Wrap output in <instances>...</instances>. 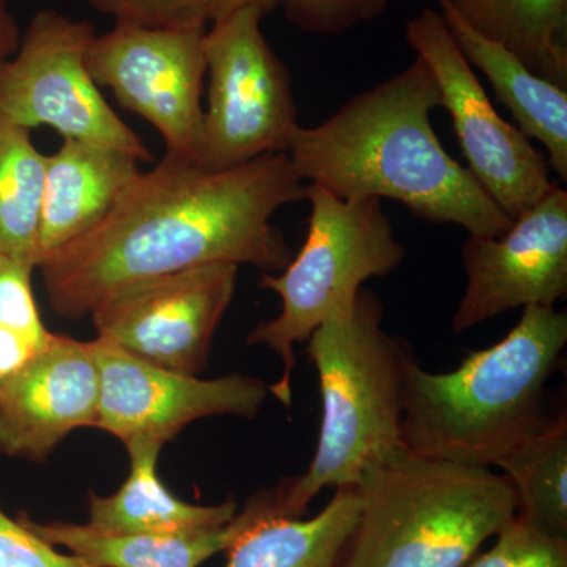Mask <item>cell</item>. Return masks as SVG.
<instances>
[{"label": "cell", "mask_w": 567, "mask_h": 567, "mask_svg": "<svg viewBox=\"0 0 567 567\" xmlns=\"http://www.w3.org/2000/svg\"><path fill=\"white\" fill-rule=\"evenodd\" d=\"M207 29H164L115 22L92 40L87 69L123 110L158 132L164 156L199 164Z\"/></svg>", "instance_id": "30bf717a"}, {"label": "cell", "mask_w": 567, "mask_h": 567, "mask_svg": "<svg viewBox=\"0 0 567 567\" xmlns=\"http://www.w3.org/2000/svg\"><path fill=\"white\" fill-rule=\"evenodd\" d=\"M0 567H91L41 539L0 506Z\"/></svg>", "instance_id": "4316f807"}, {"label": "cell", "mask_w": 567, "mask_h": 567, "mask_svg": "<svg viewBox=\"0 0 567 567\" xmlns=\"http://www.w3.org/2000/svg\"><path fill=\"white\" fill-rule=\"evenodd\" d=\"M465 292L453 316L464 333L527 306H555L567 293V192L555 185L496 237L468 235L462 246Z\"/></svg>", "instance_id": "4fadbf2b"}, {"label": "cell", "mask_w": 567, "mask_h": 567, "mask_svg": "<svg viewBox=\"0 0 567 567\" xmlns=\"http://www.w3.org/2000/svg\"><path fill=\"white\" fill-rule=\"evenodd\" d=\"M458 50L505 104L517 128L546 148L548 166L567 181V89L528 69L505 44L473 28L456 10L439 3Z\"/></svg>", "instance_id": "e0dca14e"}, {"label": "cell", "mask_w": 567, "mask_h": 567, "mask_svg": "<svg viewBox=\"0 0 567 567\" xmlns=\"http://www.w3.org/2000/svg\"><path fill=\"white\" fill-rule=\"evenodd\" d=\"M20 28L11 17L7 3L0 2V69L13 58L21 43Z\"/></svg>", "instance_id": "f1b7e54d"}, {"label": "cell", "mask_w": 567, "mask_h": 567, "mask_svg": "<svg viewBox=\"0 0 567 567\" xmlns=\"http://www.w3.org/2000/svg\"><path fill=\"white\" fill-rule=\"evenodd\" d=\"M92 347L100 374L95 427L125 445L152 442L164 446L203 417H254L270 393L256 377L197 379L148 363L99 338Z\"/></svg>", "instance_id": "7c38bea8"}, {"label": "cell", "mask_w": 567, "mask_h": 567, "mask_svg": "<svg viewBox=\"0 0 567 567\" xmlns=\"http://www.w3.org/2000/svg\"><path fill=\"white\" fill-rule=\"evenodd\" d=\"M35 265L0 256V328L40 347L50 331L41 320L32 289Z\"/></svg>", "instance_id": "d4e9b609"}, {"label": "cell", "mask_w": 567, "mask_h": 567, "mask_svg": "<svg viewBox=\"0 0 567 567\" xmlns=\"http://www.w3.org/2000/svg\"><path fill=\"white\" fill-rule=\"evenodd\" d=\"M360 517L357 488H336L317 516L268 517L227 550L224 567H339Z\"/></svg>", "instance_id": "d6986e66"}, {"label": "cell", "mask_w": 567, "mask_h": 567, "mask_svg": "<svg viewBox=\"0 0 567 567\" xmlns=\"http://www.w3.org/2000/svg\"><path fill=\"white\" fill-rule=\"evenodd\" d=\"M484 35L567 89V0H494Z\"/></svg>", "instance_id": "7402d4cb"}, {"label": "cell", "mask_w": 567, "mask_h": 567, "mask_svg": "<svg viewBox=\"0 0 567 567\" xmlns=\"http://www.w3.org/2000/svg\"><path fill=\"white\" fill-rule=\"evenodd\" d=\"M47 155L31 130L0 115V256L40 265V216Z\"/></svg>", "instance_id": "44dd1931"}, {"label": "cell", "mask_w": 567, "mask_h": 567, "mask_svg": "<svg viewBox=\"0 0 567 567\" xmlns=\"http://www.w3.org/2000/svg\"><path fill=\"white\" fill-rule=\"evenodd\" d=\"M382 322V301L361 289L349 309L309 336L306 352L319 375L322 424L303 475L267 492L276 517L303 516L323 488L357 486L372 462L402 446L410 349Z\"/></svg>", "instance_id": "277c9868"}, {"label": "cell", "mask_w": 567, "mask_h": 567, "mask_svg": "<svg viewBox=\"0 0 567 567\" xmlns=\"http://www.w3.org/2000/svg\"><path fill=\"white\" fill-rule=\"evenodd\" d=\"M265 14L245 9L204 37L207 107L199 164L229 169L268 153H287L297 130L292 76L265 39Z\"/></svg>", "instance_id": "52a82bcc"}, {"label": "cell", "mask_w": 567, "mask_h": 567, "mask_svg": "<svg viewBox=\"0 0 567 567\" xmlns=\"http://www.w3.org/2000/svg\"><path fill=\"white\" fill-rule=\"evenodd\" d=\"M130 475L111 496L91 494L87 527L103 535H181L221 527L237 516L235 499L203 506L183 502L158 476L162 445L133 442L125 445Z\"/></svg>", "instance_id": "ac0fdd59"}, {"label": "cell", "mask_w": 567, "mask_h": 567, "mask_svg": "<svg viewBox=\"0 0 567 567\" xmlns=\"http://www.w3.org/2000/svg\"><path fill=\"white\" fill-rule=\"evenodd\" d=\"M37 349L39 347L32 346L21 336L0 328V386L6 385L28 363Z\"/></svg>", "instance_id": "83f0119b"}, {"label": "cell", "mask_w": 567, "mask_h": 567, "mask_svg": "<svg viewBox=\"0 0 567 567\" xmlns=\"http://www.w3.org/2000/svg\"><path fill=\"white\" fill-rule=\"evenodd\" d=\"M99 13L121 24L164 29H208L245 9L265 17L279 9V0H84Z\"/></svg>", "instance_id": "603a6c76"}, {"label": "cell", "mask_w": 567, "mask_h": 567, "mask_svg": "<svg viewBox=\"0 0 567 567\" xmlns=\"http://www.w3.org/2000/svg\"><path fill=\"white\" fill-rule=\"evenodd\" d=\"M268 517L275 516L267 494L259 492L226 525L181 535H103L70 522L41 524L24 513L18 520L51 546L65 547L91 567H199L219 551L229 550L249 528Z\"/></svg>", "instance_id": "2e32d148"}, {"label": "cell", "mask_w": 567, "mask_h": 567, "mask_svg": "<svg viewBox=\"0 0 567 567\" xmlns=\"http://www.w3.org/2000/svg\"><path fill=\"white\" fill-rule=\"evenodd\" d=\"M0 2L7 3L9 2V0H0Z\"/></svg>", "instance_id": "4dcf8cb0"}, {"label": "cell", "mask_w": 567, "mask_h": 567, "mask_svg": "<svg viewBox=\"0 0 567 567\" xmlns=\"http://www.w3.org/2000/svg\"><path fill=\"white\" fill-rule=\"evenodd\" d=\"M567 344V316L527 306L516 327L454 371H425L409 353L402 447L415 456L492 468L546 421L544 399Z\"/></svg>", "instance_id": "3957f363"}, {"label": "cell", "mask_w": 567, "mask_h": 567, "mask_svg": "<svg viewBox=\"0 0 567 567\" xmlns=\"http://www.w3.org/2000/svg\"><path fill=\"white\" fill-rule=\"evenodd\" d=\"M99 404L92 341L51 333L0 386V451L44 461L74 429L95 427Z\"/></svg>", "instance_id": "5bb4252c"}, {"label": "cell", "mask_w": 567, "mask_h": 567, "mask_svg": "<svg viewBox=\"0 0 567 567\" xmlns=\"http://www.w3.org/2000/svg\"><path fill=\"white\" fill-rule=\"evenodd\" d=\"M465 567H567V540L554 539L514 517L494 546Z\"/></svg>", "instance_id": "cb8c5ba5"}, {"label": "cell", "mask_w": 567, "mask_h": 567, "mask_svg": "<svg viewBox=\"0 0 567 567\" xmlns=\"http://www.w3.org/2000/svg\"><path fill=\"white\" fill-rule=\"evenodd\" d=\"M495 466L516 492V517L540 535L567 540L566 413L546 417Z\"/></svg>", "instance_id": "ffe728a7"}, {"label": "cell", "mask_w": 567, "mask_h": 567, "mask_svg": "<svg viewBox=\"0 0 567 567\" xmlns=\"http://www.w3.org/2000/svg\"><path fill=\"white\" fill-rule=\"evenodd\" d=\"M405 39L434 76L466 169L513 221L557 185L546 153L498 114L439 10L406 22Z\"/></svg>", "instance_id": "9c48e42d"}, {"label": "cell", "mask_w": 567, "mask_h": 567, "mask_svg": "<svg viewBox=\"0 0 567 567\" xmlns=\"http://www.w3.org/2000/svg\"><path fill=\"white\" fill-rule=\"evenodd\" d=\"M391 0H279L287 20L317 35H341L385 13Z\"/></svg>", "instance_id": "484cf974"}, {"label": "cell", "mask_w": 567, "mask_h": 567, "mask_svg": "<svg viewBox=\"0 0 567 567\" xmlns=\"http://www.w3.org/2000/svg\"><path fill=\"white\" fill-rule=\"evenodd\" d=\"M306 192L287 153L219 171L164 156L102 221L40 264L51 309L84 319L123 287L207 264L279 274L293 252L271 218Z\"/></svg>", "instance_id": "6da1fadb"}, {"label": "cell", "mask_w": 567, "mask_h": 567, "mask_svg": "<svg viewBox=\"0 0 567 567\" xmlns=\"http://www.w3.org/2000/svg\"><path fill=\"white\" fill-rule=\"evenodd\" d=\"M436 107L439 87L416 58L327 121L300 126L287 155L301 181L342 199H391L427 223L483 237L505 234L513 221L432 128Z\"/></svg>", "instance_id": "7a4b0ae2"}, {"label": "cell", "mask_w": 567, "mask_h": 567, "mask_svg": "<svg viewBox=\"0 0 567 567\" xmlns=\"http://www.w3.org/2000/svg\"><path fill=\"white\" fill-rule=\"evenodd\" d=\"M360 517L339 567H465L517 513L492 468L435 461L404 447L358 481Z\"/></svg>", "instance_id": "5b68a950"}, {"label": "cell", "mask_w": 567, "mask_h": 567, "mask_svg": "<svg viewBox=\"0 0 567 567\" xmlns=\"http://www.w3.org/2000/svg\"><path fill=\"white\" fill-rule=\"evenodd\" d=\"M95 35L91 22L58 10L37 11L20 48L0 69V115L31 132L48 126L63 140L152 162L148 145L106 102L87 69Z\"/></svg>", "instance_id": "ba28073f"}, {"label": "cell", "mask_w": 567, "mask_h": 567, "mask_svg": "<svg viewBox=\"0 0 567 567\" xmlns=\"http://www.w3.org/2000/svg\"><path fill=\"white\" fill-rule=\"evenodd\" d=\"M140 173V162L126 153L63 140L58 151L47 155L40 264L102 221Z\"/></svg>", "instance_id": "9a60e30c"}, {"label": "cell", "mask_w": 567, "mask_h": 567, "mask_svg": "<svg viewBox=\"0 0 567 567\" xmlns=\"http://www.w3.org/2000/svg\"><path fill=\"white\" fill-rule=\"evenodd\" d=\"M439 3H445L456 10L473 28L483 31L494 0H439Z\"/></svg>", "instance_id": "f546056e"}, {"label": "cell", "mask_w": 567, "mask_h": 567, "mask_svg": "<svg viewBox=\"0 0 567 567\" xmlns=\"http://www.w3.org/2000/svg\"><path fill=\"white\" fill-rule=\"evenodd\" d=\"M237 275V265L207 264L123 287L91 312L99 339L159 368L196 375L233 303Z\"/></svg>", "instance_id": "8fae6325"}, {"label": "cell", "mask_w": 567, "mask_h": 567, "mask_svg": "<svg viewBox=\"0 0 567 567\" xmlns=\"http://www.w3.org/2000/svg\"><path fill=\"white\" fill-rule=\"evenodd\" d=\"M306 200L311 215L303 246L284 270L264 274L259 282L278 295L281 311L248 336L249 346H267L281 358L282 375L270 393L286 406L292 404L295 344L349 309L365 281L386 278L405 259L382 200L342 199L311 183Z\"/></svg>", "instance_id": "8992f818"}]
</instances>
